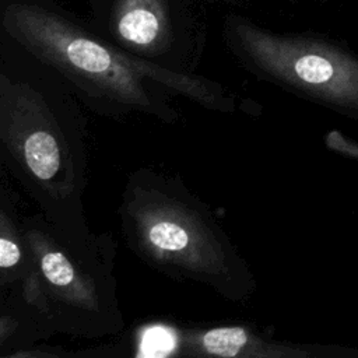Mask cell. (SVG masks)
<instances>
[{"instance_id":"cell-1","label":"cell","mask_w":358,"mask_h":358,"mask_svg":"<svg viewBox=\"0 0 358 358\" xmlns=\"http://www.w3.org/2000/svg\"><path fill=\"white\" fill-rule=\"evenodd\" d=\"M1 29L10 42L59 73L85 109L99 116L145 115L173 124L180 119L175 96L218 113H262L255 99L211 78L141 59L45 1H6Z\"/></svg>"},{"instance_id":"cell-2","label":"cell","mask_w":358,"mask_h":358,"mask_svg":"<svg viewBox=\"0 0 358 358\" xmlns=\"http://www.w3.org/2000/svg\"><path fill=\"white\" fill-rule=\"evenodd\" d=\"M10 42V41H8ZM0 62V162L56 232L87 246L90 182L85 106L64 78L15 43Z\"/></svg>"},{"instance_id":"cell-3","label":"cell","mask_w":358,"mask_h":358,"mask_svg":"<svg viewBox=\"0 0 358 358\" xmlns=\"http://www.w3.org/2000/svg\"><path fill=\"white\" fill-rule=\"evenodd\" d=\"M117 218L127 248L154 271L232 303H246L257 291L249 262L214 210L179 176L151 166L131 171Z\"/></svg>"},{"instance_id":"cell-4","label":"cell","mask_w":358,"mask_h":358,"mask_svg":"<svg viewBox=\"0 0 358 358\" xmlns=\"http://www.w3.org/2000/svg\"><path fill=\"white\" fill-rule=\"evenodd\" d=\"M29 270L15 287L0 291L27 306L49 337L103 338L124 329L117 298V243L94 232L87 246L64 241L39 211L22 214Z\"/></svg>"},{"instance_id":"cell-5","label":"cell","mask_w":358,"mask_h":358,"mask_svg":"<svg viewBox=\"0 0 358 358\" xmlns=\"http://www.w3.org/2000/svg\"><path fill=\"white\" fill-rule=\"evenodd\" d=\"M224 39L257 80L358 117V57L326 41L268 31L231 15Z\"/></svg>"},{"instance_id":"cell-6","label":"cell","mask_w":358,"mask_h":358,"mask_svg":"<svg viewBox=\"0 0 358 358\" xmlns=\"http://www.w3.org/2000/svg\"><path fill=\"white\" fill-rule=\"evenodd\" d=\"M109 34L122 49L162 67L194 73L197 55L178 39L166 0H116Z\"/></svg>"},{"instance_id":"cell-7","label":"cell","mask_w":358,"mask_h":358,"mask_svg":"<svg viewBox=\"0 0 358 358\" xmlns=\"http://www.w3.org/2000/svg\"><path fill=\"white\" fill-rule=\"evenodd\" d=\"M172 337L166 355L220 358H306L303 345H295L266 336L248 323H218L199 326L164 324Z\"/></svg>"},{"instance_id":"cell-8","label":"cell","mask_w":358,"mask_h":358,"mask_svg":"<svg viewBox=\"0 0 358 358\" xmlns=\"http://www.w3.org/2000/svg\"><path fill=\"white\" fill-rule=\"evenodd\" d=\"M29 250L24 235L17 194L1 169L0 182V291L18 285L29 270Z\"/></svg>"},{"instance_id":"cell-9","label":"cell","mask_w":358,"mask_h":358,"mask_svg":"<svg viewBox=\"0 0 358 358\" xmlns=\"http://www.w3.org/2000/svg\"><path fill=\"white\" fill-rule=\"evenodd\" d=\"M324 141L330 150L340 152L345 157L358 159V141H354V140L345 137L341 131H338V130L329 131L324 137Z\"/></svg>"}]
</instances>
